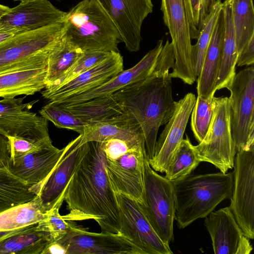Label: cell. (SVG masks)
I'll list each match as a JSON object with an SVG mask.
<instances>
[{
  "instance_id": "obj_1",
  "label": "cell",
  "mask_w": 254,
  "mask_h": 254,
  "mask_svg": "<svg viewBox=\"0 0 254 254\" xmlns=\"http://www.w3.org/2000/svg\"><path fill=\"white\" fill-rule=\"evenodd\" d=\"M70 221L94 220L101 232L120 234L119 205L109 181L102 142H88L64 195Z\"/></svg>"
},
{
  "instance_id": "obj_2",
  "label": "cell",
  "mask_w": 254,
  "mask_h": 254,
  "mask_svg": "<svg viewBox=\"0 0 254 254\" xmlns=\"http://www.w3.org/2000/svg\"><path fill=\"white\" fill-rule=\"evenodd\" d=\"M174 64L173 45L167 40L161 51L160 64L151 75L112 94L140 127L148 160L153 157L159 128L168 122L176 108L169 73Z\"/></svg>"
},
{
  "instance_id": "obj_3",
  "label": "cell",
  "mask_w": 254,
  "mask_h": 254,
  "mask_svg": "<svg viewBox=\"0 0 254 254\" xmlns=\"http://www.w3.org/2000/svg\"><path fill=\"white\" fill-rule=\"evenodd\" d=\"M233 172L191 175L173 182L175 219L183 229L199 218H205L223 200L231 199Z\"/></svg>"
},
{
  "instance_id": "obj_4",
  "label": "cell",
  "mask_w": 254,
  "mask_h": 254,
  "mask_svg": "<svg viewBox=\"0 0 254 254\" xmlns=\"http://www.w3.org/2000/svg\"><path fill=\"white\" fill-rule=\"evenodd\" d=\"M64 22V36L81 50L119 52L120 33L96 0L78 2L66 12Z\"/></svg>"
},
{
  "instance_id": "obj_5",
  "label": "cell",
  "mask_w": 254,
  "mask_h": 254,
  "mask_svg": "<svg viewBox=\"0 0 254 254\" xmlns=\"http://www.w3.org/2000/svg\"><path fill=\"white\" fill-rule=\"evenodd\" d=\"M64 21L19 33L0 44V73L47 66L50 52L64 33Z\"/></svg>"
},
{
  "instance_id": "obj_6",
  "label": "cell",
  "mask_w": 254,
  "mask_h": 254,
  "mask_svg": "<svg viewBox=\"0 0 254 254\" xmlns=\"http://www.w3.org/2000/svg\"><path fill=\"white\" fill-rule=\"evenodd\" d=\"M140 206L159 238L168 244L173 242L175 219L173 184L151 167L148 157L144 162V202Z\"/></svg>"
},
{
  "instance_id": "obj_7",
  "label": "cell",
  "mask_w": 254,
  "mask_h": 254,
  "mask_svg": "<svg viewBox=\"0 0 254 254\" xmlns=\"http://www.w3.org/2000/svg\"><path fill=\"white\" fill-rule=\"evenodd\" d=\"M104 154L107 173L115 193H121L143 204L144 162L148 157L145 146L127 145Z\"/></svg>"
},
{
  "instance_id": "obj_8",
  "label": "cell",
  "mask_w": 254,
  "mask_h": 254,
  "mask_svg": "<svg viewBox=\"0 0 254 254\" xmlns=\"http://www.w3.org/2000/svg\"><path fill=\"white\" fill-rule=\"evenodd\" d=\"M211 122L204 139L194 146L200 162L214 165L227 173L234 167L236 150L232 134L230 107L227 97H215Z\"/></svg>"
},
{
  "instance_id": "obj_9",
  "label": "cell",
  "mask_w": 254,
  "mask_h": 254,
  "mask_svg": "<svg viewBox=\"0 0 254 254\" xmlns=\"http://www.w3.org/2000/svg\"><path fill=\"white\" fill-rule=\"evenodd\" d=\"M232 134L236 152L254 146V67L253 65L236 74L227 88Z\"/></svg>"
},
{
  "instance_id": "obj_10",
  "label": "cell",
  "mask_w": 254,
  "mask_h": 254,
  "mask_svg": "<svg viewBox=\"0 0 254 254\" xmlns=\"http://www.w3.org/2000/svg\"><path fill=\"white\" fill-rule=\"evenodd\" d=\"M161 10L174 50L175 64L170 75L191 85L197 76L191 57L192 45L186 0H161Z\"/></svg>"
},
{
  "instance_id": "obj_11",
  "label": "cell",
  "mask_w": 254,
  "mask_h": 254,
  "mask_svg": "<svg viewBox=\"0 0 254 254\" xmlns=\"http://www.w3.org/2000/svg\"><path fill=\"white\" fill-rule=\"evenodd\" d=\"M229 207L243 234L254 238V146L236 152Z\"/></svg>"
},
{
  "instance_id": "obj_12",
  "label": "cell",
  "mask_w": 254,
  "mask_h": 254,
  "mask_svg": "<svg viewBox=\"0 0 254 254\" xmlns=\"http://www.w3.org/2000/svg\"><path fill=\"white\" fill-rule=\"evenodd\" d=\"M119 205L120 234L129 240L139 254H173L154 230L140 204L121 193H116Z\"/></svg>"
},
{
  "instance_id": "obj_13",
  "label": "cell",
  "mask_w": 254,
  "mask_h": 254,
  "mask_svg": "<svg viewBox=\"0 0 254 254\" xmlns=\"http://www.w3.org/2000/svg\"><path fill=\"white\" fill-rule=\"evenodd\" d=\"M80 138L79 134L69 142L49 175L42 182L31 187L44 213L54 207L60 208L64 201L67 186L88 146V142L79 145Z\"/></svg>"
},
{
  "instance_id": "obj_14",
  "label": "cell",
  "mask_w": 254,
  "mask_h": 254,
  "mask_svg": "<svg viewBox=\"0 0 254 254\" xmlns=\"http://www.w3.org/2000/svg\"><path fill=\"white\" fill-rule=\"evenodd\" d=\"M118 29L130 52L140 49L142 23L153 11L152 0H96Z\"/></svg>"
},
{
  "instance_id": "obj_15",
  "label": "cell",
  "mask_w": 254,
  "mask_h": 254,
  "mask_svg": "<svg viewBox=\"0 0 254 254\" xmlns=\"http://www.w3.org/2000/svg\"><path fill=\"white\" fill-rule=\"evenodd\" d=\"M56 242L65 249L66 254H139L120 234L90 232L77 225Z\"/></svg>"
},
{
  "instance_id": "obj_16",
  "label": "cell",
  "mask_w": 254,
  "mask_h": 254,
  "mask_svg": "<svg viewBox=\"0 0 254 254\" xmlns=\"http://www.w3.org/2000/svg\"><path fill=\"white\" fill-rule=\"evenodd\" d=\"M66 15L49 0H24L0 16V31H33L64 21Z\"/></svg>"
},
{
  "instance_id": "obj_17",
  "label": "cell",
  "mask_w": 254,
  "mask_h": 254,
  "mask_svg": "<svg viewBox=\"0 0 254 254\" xmlns=\"http://www.w3.org/2000/svg\"><path fill=\"white\" fill-rule=\"evenodd\" d=\"M163 45V40H159L155 47L149 51L137 64L129 69L123 70L99 86L54 102L63 107L74 105L95 98L112 94L127 86L145 79L158 67Z\"/></svg>"
},
{
  "instance_id": "obj_18",
  "label": "cell",
  "mask_w": 254,
  "mask_h": 254,
  "mask_svg": "<svg viewBox=\"0 0 254 254\" xmlns=\"http://www.w3.org/2000/svg\"><path fill=\"white\" fill-rule=\"evenodd\" d=\"M196 101L188 93L176 102L175 111L156 141L153 157L148 160L155 171L165 173L176 149L183 139L188 122Z\"/></svg>"
},
{
  "instance_id": "obj_19",
  "label": "cell",
  "mask_w": 254,
  "mask_h": 254,
  "mask_svg": "<svg viewBox=\"0 0 254 254\" xmlns=\"http://www.w3.org/2000/svg\"><path fill=\"white\" fill-rule=\"evenodd\" d=\"M123 59L119 52H112L104 60L75 78L59 86L44 88L43 98L59 102L99 86L123 70Z\"/></svg>"
},
{
  "instance_id": "obj_20",
  "label": "cell",
  "mask_w": 254,
  "mask_h": 254,
  "mask_svg": "<svg viewBox=\"0 0 254 254\" xmlns=\"http://www.w3.org/2000/svg\"><path fill=\"white\" fill-rule=\"evenodd\" d=\"M65 150L53 145L17 156L10 157L7 170L30 185L42 182L52 172Z\"/></svg>"
},
{
  "instance_id": "obj_21",
  "label": "cell",
  "mask_w": 254,
  "mask_h": 254,
  "mask_svg": "<svg viewBox=\"0 0 254 254\" xmlns=\"http://www.w3.org/2000/svg\"><path fill=\"white\" fill-rule=\"evenodd\" d=\"M113 138L121 139L132 145H145L140 127L131 115L126 112L86 125L81 135L79 145L90 141L102 142Z\"/></svg>"
},
{
  "instance_id": "obj_22",
  "label": "cell",
  "mask_w": 254,
  "mask_h": 254,
  "mask_svg": "<svg viewBox=\"0 0 254 254\" xmlns=\"http://www.w3.org/2000/svg\"><path fill=\"white\" fill-rule=\"evenodd\" d=\"M224 16L221 10L214 27L203 64L197 80V96L207 99L214 96L221 65L224 36Z\"/></svg>"
},
{
  "instance_id": "obj_23",
  "label": "cell",
  "mask_w": 254,
  "mask_h": 254,
  "mask_svg": "<svg viewBox=\"0 0 254 254\" xmlns=\"http://www.w3.org/2000/svg\"><path fill=\"white\" fill-rule=\"evenodd\" d=\"M204 224L210 236L215 254H235L243 232L229 206L213 211Z\"/></svg>"
},
{
  "instance_id": "obj_24",
  "label": "cell",
  "mask_w": 254,
  "mask_h": 254,
  "mask_svg": "<svg viewBox=\"0 0 254 254\" xmlns=\"http://www.w3.org/2000/svg\"><path fill=\"white\" fill-rule=\"evenodd\" d=\"M47 67L19 68L0 73V97L32 95L44 89Z\"/></svg>"
},
{
  "instance_id": "obj_25",
  "label": "cell",
  "mask_w": 254,
  "mask_h": 254,
  "mask_svg": "<svg viewBox=\"0 0 254 254\" xmlns=\"http://www.w3.org/2000/svg\"><path fill=\"white\" fill-rule=\"evenodd\" d=\"M48 121L29 110L0 116V133L7 137L50 138Z\"/></svg>"
},
{
  "instance_id": "obj_26",
  "label": "cell",
  "mask_w": 254,
  "mask_h": 254,
  "mask_svg": "<svg viewBox=\"0 0 254 254\" xmlns=\"http://www.w3.org/2000/svg\"><path fill=\"white\" fill-rule=\"evenodd\" d=\"M53 242L49 232L38 223L22 227L0 241V254H42Z\"/></svg>"
},
{
  "instance_id": "obj_27",
  "label": "cell",
  "mask_w": 254,
  "mask_h": 254,
  "mask_svg": "<svg viewBox=\"0 0 254 254\" xmlns=\"http://www.w3.org/2000/svg\"><path fill=\"white\" fill-rule=\"evenodd\" d=\"M224 16V36L222 61L215 87L216 91L227 88L236 75L238 52L231 13V0L222 2Z\"/></svg>"
},
{
  "instance_id": "obj_28",
  "label": "cell",
  "mask_w": 254,
  "mask_h": 254,
  "mask_svg": "<svg viewBox=\"0 0 254 254\" xmlns=\"http://www.w3.org/2000/svg\"><path fill=\"white\" fill-rule=\"evenodd\" d=\"M62 107L88 125L103 121L126 113L112 94Z\"/></svg>"
},
{
  "instance_id": "obj_29",
  "label": "cell",
  "mask_w": 254,
  "mask_h": 254,
  "mask_svg": "<svg viewBox=\"0 0 254 254\" xmlns=\"http://www.w3.org/2000/svg\"><path fill=\"white\" fill-rule=\"evenodd\" d=\"M82 52L63 36L49 54L45 88L59 80L75 63Z\"/></svg>"
},
{
  "instance_id": "obj_30",
  "label": "cell",
  "mask_w": 254,
  "mask_h": 254,
  "mask_svg": "<svg viewBox=\"0 0 254 254\" xmlns=\"http://www.w3.org/2000/svg\"><path fill=\"white\" fill-rule=\"evenodd\" d=\"M47 213L41 208L37 195L33 200L0 213V230L10 231L39 223L45 220Z\"/></svg>"
},
{
  "instance_id": "obj_31",
  "label": "cell",
  "mask_w": 254,
  "mask_h": 254,
  "mask_svg": "<svg viewBox=\"0 0 254 254\" xmlns=\"http://www.w3.org/2000/svg\"><path fill=\"white\" fill-rule=\"evenodd\" d=\"M32 186L19 180L6 169H0V213L34 199L37 194L32 190Z\"/></svg>"
},
{
  "instance_id": "obj_32",
  "label": "cell",
  "mask_w": 254,
  "mask_h": 254,
  "mask_svg": "<svg viewBox=\"0 0 254 254\" xmlns=\"http://www.w3.org/2000/svg\"><path fill=\"white\" fill-rule=\"evenodd\" d=\"M233 25L238 55L254 36L253 0H231Z\"/></svg>"
},
{
  "instance_id": "obj_33",
  "label": "cell",
  "mask_w": 254,
  "mask_h": 254,
  "mask_svg": "<svg viewBox=\"0 0 254 254\" xmlns=\"http://www.w3.org/2000/svg\"><path fill=\"white\" fill-rule=\"evenodd\" d=\"M200 162L187 135L174 154L164 177L172 182L181 180L191 175Z\"/></svg>"
},
{
  "instance_id": "obj_34",
  "label": "cell",
  "mask_w": 254,
  "mask_h": 254,
  "mask_svg": "<svg viewBox=\"0 0 254 254\" xmlns=\"http://www.w3.org/2000/svg\"><path fill=\"white\" fill-rule=\"evenodd\" d=\"M40 116L59 128H65L82 134L87 123L64 108L49 101L39 111Z\"/></svg>"
},
{
  "instance_id": "obj_35",
  "label": "cell",
  "mask_w": 254,
  "mask_h": 254,
  "mask_svg": "<svg viewBox=\"0 0 254 254\" xmlns=\"http://www.w3.org/2000/svg\"><path fill=\"white\" fill-rule=\"evenodd\" d=\"M222 2H219L213 7L207 20L201 29L199 36L195 45L191 47V57L196 75H199L203 60L210 42L212 31L222 8Z\"/></svg>"
},
{
  "instance_id": "obj_36",
  "label": "cell",
  "mask_w": 254,
  "mask_h": 254,
  "mask_svg": "<svg viewBox=\"0 0 254 254\" xmlns=\"http://www.w3.org/2000/svg\"><path fill=\"white\" fill-rule=\"evenodd\" d=\"M215 106V96L203 99L197 96L191 112V128L196 140L200 142L209 127Z\"/></svg>"
},
{
  "instance_id": "obj_37",
  "label": "cell",
  "mask_w": 254,
  "mask_h": 254,
  "mask_svg": "<svg viewBox=\"0 0 254 254\" xmlns=\"http://www.w3.org/2000/svg\"><path fill=\"white\" fill-rule=\"evenodd\" d=\"M221 0H186L191 39L197 40L213 7Z\"/></svg>"
},
{
  "instance_id": "obj_38",
  "label": "cell",
  "mask_w": 254,
  "mask_h": 254,
  "mask_svg": "<svg viewBox=\"0 0 254 254\" xmlns=\"http://www.w3.org/2000/svg\"><path fill=\"white\" fill-rule=\"evenodd\" d=\"M110 53L101 51H83L75 63L59 80L52 86L45 88L56 87L69 81L98 64Z\"/></svg>"
},
{
  "instance_id": "obj_39",
  "label": "cell",
  "mask_w": 254,
  "mask_h": 254,
  "mask_svg": "<svg viewBox=\"0 0 254 254\" xmlns=\"http://www.w3.org/2000/svg\"><path fill=\"white\" fill-rule=\"evenodd\" d=\"M60 208L54 207L46 212V218L38 223L40 228L50 233L53 242L62 238L76 226L73 221H68L60 215Z\"/></svg>"
},
{
  "instance_id": "obj_40",
  "label": "cell",
  "mask_w": 254,
  "mask_h": 254,
  "mask_svg": "<svg viewBox=\"0 0 254 254\" xmlns=\"http://www.w3.org/2000/svg\"><path fill=\"white\" fill-rule=\"evenodd\" d=\"M10 145V157H15L52 145L51 138L39 139L20 137H7Z\"/></svg>"
},
{
  "instance_id": "obj_41",
  "label": "cell",
  "mask_w": 254,
  "mask_h": 254,
  "mask_svg": "<svg viewBox=\"0 0 254 254\" xmlns=\"http://www.w3.org/2000/svg\"><path fill=\"white\" fill-rule=\"evenodd\" d=\"M25 97L4 98L0 100V116L30 109L38 100L23 103Z\"/></svg>"
},
{
  "instance_id": "obj_42",
  "label": "cell",
  "mask_w": 254,
  "mask_h": 254,
  "mask_svg": "<svg viewBox=\"0 0 254 254\" xmlns=\"http://www.w3.org/2000/svg\"><path fill=\"white\" fill-rule=\"evenodd\" d=\"M254 36L245 45L238 55L236 65L238 66L254 65Z\"/></svg>"
},
{
  "instance_id": "obj_43",
  "label": "cell",
  "mask_w": 254,
  "mask_h": 254,
  "mask_svg": "<svg viewBox=\"0 0 254 254\" xmlns=\"http://www.w3.org/2000/svg\"><path fill=\"white\" fill-rule=\"evenodd\" d=\"M10 157L9 140L7 136L0 133V169L7 168Z\"/></svg>"
},
{
  "instance_id": "obj_44",
  "label": "cell",
  "mask_w": 254,
  "mask_h": 254,
  "mask_svg": "<svg viewBox=\"0 0 254 254\" xmlns=\"http://www.w3.org/2000/svg\"><path fill=\"white\" fill-rule=\"evenodd\" d=\"M253 249L249 239L243 234L239 240L235 254H249Z\"/></svg>"
},
{
  "instance_id": "obj_45",
  "label": "cell",
  "mask_w": 254,
  "mask_h": 254,
  "mask_svg": "<svg viewBox=\"0 0 254 254\" xmlns=\"http://www.w3.org/2000/svg\"><path fill=\"white\" fill-rule=\"evenodd\" d=\"M42 254H66V250L60 243L54 241L47 246Z\"/></svg>"
},
{
  "instance_id": "obj_46",
  "label": "cell",
  "mask_w": 254,
  "mask_h": 254,
  "mask_svg": "<svg viewBox=\"0 0 254 254\" xmlns=\"http://www.w3.org/2000/svg\"><path fill=\"white\" fill-rule=\"evenodd\" d=\"M23 32H24L16 31H0V44L10 39L15 35Z\"/></svg>"
},
{
  "instance_id": "obj_47",
  "label": "cell",
  "mask_w": 254,
  "mask_h": 254,
  "mask_svg": "<svg viewBox=\"0 0 254 254\" xmlns=\"http://www.w3.org/2000/svg\"><path fill=\"white\" fill-rule=\"evenodd\" d=\"M20 229H18L10 231H1L0 230V241L3 238L6 237V236L12 234V233L17 231Z\"/></svg>"
},
{
  "instance_id": "obj_48",
  "label": "cell",
  "mask_w": 254,
  "mask_h": 254,
  "mask_svg": "<svg viewBox=\"0 0 254 254\" xmlns=\"http://www.w3.org/2000/svg\"><path fill=\"white\" fill-rule=\"evenodd\" d=\"M9 9V7L0 4V16L6 13Z\"/></svg>"
},
{
  "instance_id": "obj_49",
  "label": "cell",
  "mask_w": 254,
  "mask_h": 254,
  "mask_svg": "<svg viewBox=\"0 0 254 254\" xmlns=\"http://www.w3.org/2000/svg\"><path fill=\"white\" fill-rule=\"evenodd\" d=\"M14 1H22V0H13Z\"/></svg>"
}]
</instances>
